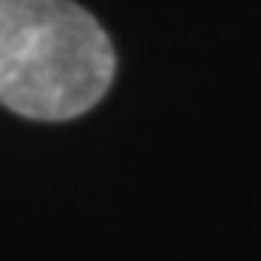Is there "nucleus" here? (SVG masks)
<instances>
[{
  "instance_id": "nucleus-1",
  "label": "nucleus",
  "mask_w": 261,
  "mask_h": 261,
  "mask_svg": "<svg viewBox=\"0 0 261 261\" xmlns=\"http://www.w3.org/2000/svg\"><path fill=\"white\" fill-rule=\"evenodd\" d=\"M116 53L73 0H0V105L23 119L64 122L102 102Z\"/></svg>"
}]
</instances>
